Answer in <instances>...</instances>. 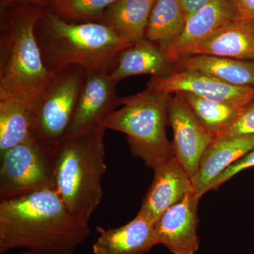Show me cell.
<instances>
[{
  "mask_svg": "<svg viewBox=\"0 0 254 254\" xmlns=\"http://www.w3.org/2000/svg\"><path fill=\"white\" fill-rule=\"evenodd\" d=\"M91 233L55 188L0 202V254L23 249L33 254H73Z\"/></svg>",
  "mask_w": 254,
  "mask_h": 254,
  "instance_id": "1",
  "label": "cell"
},
{
  "mask_svg": "<svg viewBox=\"0 0 254 254\" xmlns=\"http://www.w3.org/2000/svg\"><path fill=\"white\" fill-rule=\"evenodd\" d=\"M0 9V98H14L33 113L55 73L45 66L36 36L46 9L21 4Z\"/></svg>",
  "mask_w": 254,
  "mask_h": 254,
  "instance_id": "2",
  "label": "cell"
},
{
  "mask_svg": "<svg viewBox=\"0 0 254 254\" xmlns=\"http://www.w3.org/2000/svg\"><path fill=\"white\" fill-rule=\"evenodd\" d=\"M45 66L51 72L78 66L111 73L122 52L134 43L100 22L71 23L46 9L36 27Z\"/></svg>",
  "mask_w": 254,
  "mask_h": 254,
  "instance_id": "3",
  "label": "cell"
},
{
  "mask_svg": "<svg viewBox=\"0 0 254 254\" xmlns=\"http://www.w3.org/2000/svg\"><path fill=\"white\" fill-rule=\"evenodd\" d=\"M106 130L99 125L65 138L55 152V190L74 215L88 222L103 199Z\"/></svg>",
  "mask_w": 254,
  "mask_h": 254,
  "instance_id": "4",
  "label": "cell"
},
{
  "mask_svg": "<svg viewBox=\"0 0 254 254\" xmlns=\"http://www.w3.org/2000/svg\"><path fill=\"white\" fill-rule=\"evenodd\" d=\"M169 96L147 88L138 94L120 98L123 107L100 124L106 129L126 134L132 154L153 170L175 155L173 143L166 134Z\"/></svg>",
  "mask_w": 254,
  "mask_h": 254,
  "instance_id": "5",
  "label": "cell"
},
{
  "mask_svg": "<svg viewBox=\"0 0 254 254\" xmlns=\"http://www.w3.org/2000/svg\"><path fill=\"white\" fill-rule=\"evenodd\" d=\"M87 73L78 66L55 71L33 110L31 133L51 149L56 150L65 138Z\"/></svg>",
  "mask_w": 254,
  "mask_h": 254,
  "instance_id": "6",
  "label": "cell"
},
{
  "mask_svg": "<svg viewBox=\"0 0 254 254\" xmlns=\"http://www.w3.org/2000/svg\"><path fill=\"white\" fill-rule=\"evenodd\" d=\"M55 152L31 133L1 154L0 200L54 188Z\"/></svg>",
  "mask_w": 254,
  "mask_h": 254,
  "instance_id": "7",
  "label": "cell"
},
{
  "mask_svg": "<svg viewBox=\"0 0 254 254\" xmlns=\"http://www.w3.org/2000/svg\"><path fill=\"white\" fill-rule=\"evenodd\" d=\"M147 88L168 96L185 92L204 99L242 107L254 99V88L232 86L206 73L181 68L162 76H152Z\"/></svg>",
  "mask_w": 254,
  "mask_h": 254,
  "instance_id": "8",
  "label": "cell"
},
{
  "mask_svg": "<svg viewBox=\"0 0 254 254\" xmlns=\"http://www.w3.org/2000/svg\"><path fill=\"white\" fill-rule=\"evenodd\" d=\"M168 112V123L173 131L174 155L192 180L198 172L202 156L215 137L177 93L169 96Z\"/></svg>",
  "mask_w": 254,
  "mask_h": 254,
  "instance_id": "9",
  "label": "cell"
},
{
  "mask_svg": "<svg viewBox=\"0 0 254 254\" xmlns=\"http://www.w3.org/2000/svg\"><path fill=\"white\" fill-rule=\"evenodd\" d=\"M117 83L110 72L87 73L65 138L89 131L120 106Z\"/></svg>",
  "mask_w": 254,
  "mask_h": 254,
  "instance_id": "10",
  "label": "cell"
},
{
  "mask_svg": "<svg viewBox=\"0 0 254 254\" xmlns=\"http://www.w3.org/2000/svg\"><path fill=\"white\" fill-rule=\"evenodd\" d=\"M200 198L188 193L170 207L156 224L157 244L173 254H195L199 249L198 205Z\"/></svg>",
  "mask_w": 254,
  "mask_h": 254,
  "instance_id": "11",
  "label": "cell"
},
{
  "mask_svg": "<svg viewBox=\"0 0 254 254\" xmlns=\"http://www.w3.org/2000/svg\"><path fill=\"white\" fill-rule=\"evenodd\" d=\"M237 19L228 0H211L187 20L181 34L165 52L169 63L175 66L190 56L195 48Z\"/></svg>",
  "mask_w": 254,
  "mask_h": 254,
  "instance_id": "12",
  "label": "cell"
},
{
  "mask_svg": "<svg viewBox=\"0 0 254 254\" xmlns=\"http://www.w3.org/2000/svg\"><path fill=\"white\" fill-rule=\"evenodd\" d=\"M153 171L154 178L138 212L157 223L168 209L195 191L191 179L175 155Z\"/></svg>",
  "mask_w": 254,
  "mask_h": 254,
  "instance_id": "13",
  "label": "cell"
},
{
  "mask_svg": "<svg viewBox=\"0 0 254 254\" xmlns=\"http://www.w3.org/2000/svg\"><path fill=\"white\" fill-rule=\"evenodd\" d=\"M156 222L138 212L123 226L108 230L97 227L99 236L93 245V254H145L156 241Z\"/></svg>",
  "mask_w": 254,
  "mask_h": 254,
  "instance_id": "14",
  "label": "cell"
},
{
  "mask_svg": "<svg viewBox=\"0 0 254 254\" xmlns=\"http://www.w3.org/2000/svg\"><path fill=\"white\" fill-rule=\"evenodd\" d=\"M254 148V134L215 138L202 156L198 172L191 180L195 194L201 198L220 174Z\"/></svg>",
  "mask_w": 254,
  "mask_h": 254,
  "instance_id": "15",
  "label": "cell"
},
{
  "mask_svg": "<svg viewBox=\"0 0 254 254\" xmlns=\"http://www.w3.org/2000/svg\"><path fill=\"white\" fill-rule=\"evenodd\" d=\"M199 55L254 61V21L237 19L229 23L190 56Z\"/></svg>",
  "mask_w": 254,
  "mask_h": 254,
  "instance_id": "16",
  "label": "cell"
},
{
  "mask_svg": "<svg viewBox=\"0 0 254 254\" xmlns=\"http://www.w3.org/2000/svg\"><path fill=\"white\" fill-rule=\"evenodd\" d=\"M166 54L153 42L145 38L123 50L116 66L110 73L115 81L137 75L162 76L173 69Z\"/></svg>",
  "mask_w": 254,
  "mask_h": 254,
  "instance_id": "17",
  "label": "cell"
},
{
  "mask_svg": "<svg viewBox=\"0 0 254 254\" xmlns=\"http://www.w3.org/2000/svg\"><path fill=\"white\" fill-rule=\"evenodd\" d=\"M155 1L156 0H118L105 10L99 22L131 43L143 41Z\"/></svg>",
  "mask_w": 254,
  "mask_h": 254,
  "instance_id": "18",
  "label": "cell"
},
{
  "mask_svg": "<svg viewBox=\"0 0 254 254\" xmlns=\"http://www.w3.org/2000/svg\"><path fill=\"white\" fill-rule=\"evenodd\" d=\"M175 66L206 73L232 86L254 88V61L191 55L180 60Z\"/></svg>",
  "mask_w": 254,
  "mask_h": 254,
  "instance_id": "19",
  "label": "cell"
},
{
  "mask_svg": "<svg viewBox=\"0 0 254 254\" xmlns=\"http://www.w3.org/2000/svg\"><path fill=\"white\" fill-rule=\"evenodd\" d=\"M185 23L180 0H156L150 12L145 38L165 53L181 34Z\"/></svg>",
  "mask_w": 254,
  "mask_h": 254,
  "instance_id": "20",
  "label": "cell"
},
{
  "mask_svg": "<svg viewBox=\"0 0 254 254\" xmlns=\"http://www.w3.org/2000/svg\"><path fill=\"white\" fill-rule=\"evenodd\" d=\"M190 107L200 123L215 138L236 122L245 107L204 99L190 93H177Z\"/></svg>",
  "mask_w": 254,
  "mask_h": 254,
  "instance_id": "21",
  "label": "cell"
},
{
  "mask_svg": "<svg viewBox=\"0 0 254 254\" xmlns=\"http://www.w3.org/2000/svg\"><path fill=\"white\" fill-rule=\"evenodd\" d=\"M32 111L14 98H0V153L2 154L31 134Z\"/></svg>",
  "mask_w": 254,
  "mask_h": 254,
  "instance_id": "22",
  "label": "cell"
},
{
  "mask_svg": "<svg viewBox=\"0 0 254 254\" xmlns=\"http://www.w3.org/2000/svg\"><path fill=\"white\" fill-rule=\"evenodd\" d=\"M118 0H51L48 8L71 23L99 22L105 10Z\"/></svg>",
  "mask_w": 254,
  "mask_h": 254,
  "instance_id": "23",
  "label": "cell"
},
{
  "mask_svg": "<svg viewBox=\"0 0 254 254\" xmlns=\"http://www.w3.org/2000/svg\"><path fill=\"white\" fill-rule=\"evenodd\" d=\"M248 134H254V99L244 108L236 122L219 137Z\"/></svg>",
  "mask_w": 254,
  "mask_h": 254,
  "instance_id": "24",
  "label": "cell"
},
{
  "mask_svg": "<svg viewBox=\"0 0 254 254\" xmlns=\"http://www.w3.org/2000/svg\"><path fill=\"white\" fill-rule=\"evenodd\" d=\"M252 168H254V148L230 165L223 173L220 174L210 185L209 191L211 190H218L219 187L230 180L232 177L236 176L237 174Z\"/></svg>",
  "mask_w": 254,
  "mask_h": 254,
  "instance_id": "25",
  "label": "cell"
},
{
  "mask_svg": "<svg viewBox=\"0 0 254 254\" xmlns=\"http://www.w3.org/2000/svg\"><path fill=\"white\" fill-rule=\"evenodd\" d=\"M239 19L254 21V0H228Z\"/></svg>",
  "mask_w": 254,
  "mask_h": 254,
  "instance_id": "26",
  "label": "cell"
},
{
  "mask_svg": "<svg viewBox=\"0 0 254 254\" xmlns=\"http://www.w3.org/2000/svg\"><path fill=\"white\" fill-rule=\"evenodd\" d=\"M180 1L187 21L192 14L201 9L211 0H180Z\"/></svg>",
  "mask_w": 254,
  "mask_h": 254,
  "instance_id": "27",
  "label": "cell"
},
{
  "mask_svg": "<svg viewBox=\"0 0 254 254\" xmlns=\"http://www.w3.org/2000/svg\"><path fill=\"white\" fill-rule=\"evenodd\" d=\"M16 4L33 5L48 9L51 4V0H0V8L7 7Z\"/></svg>",
  "mask_w": 254,
  "mask_h": 254,
  "instance_id": "28",
  "label": "cell"
},
{
  "mask_svg": "<svg viewBox=\"0 0 254 254\" xmlns=\"http://www.w3.org/2000/svg\"><path fill=\"white\" fill-rule=\"evenodd\" d=\"M20 254H33L31 252H28V251H25V252H21Z\"/></svg>",
  "mask_w": 254,
  "mask_h": 254,
  "instance_id": "29",
  "label": "cell"
}]
</instances>
